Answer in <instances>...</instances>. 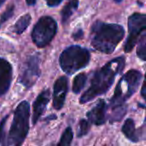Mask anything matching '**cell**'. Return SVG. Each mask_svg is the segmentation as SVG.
Returning a JSON list of instances; mask_svg holds the SVG:
<instances>
[{"label":"cell","instance_id":"1","mask_svg":"<svg viewBox=\"0 0 146 146\" xmlns=\"http://www.w3.org/2000/svg\"><path fill=\"white\" fill-rule=\"evenodd\" d=\"M125 63L126 60L123 56H117L98 69L92 77L89 88L80 97V103L86 104L106 93L113 85L115 77L123 70Z\"/></svg>","mask_w":146,"mask_h":146},{"label":"cell","instance_id":"2","mask_svg":"<svg viewBox=\"0 0 146 146\" xmlns=\"http://www.w3.org/2000/svg\"><path fill=\"white\" fill-rule=\"evenodd\" d=\"M142 80V74L139 70L131 69L119 80L114 96L110 100L111 115L110 122L121 121L127 113V101L137 92Z\"/></svg>","mask_w":146,"mask_h":146},{"label":"cell","instance_id":"3","mask_svg":"<svg viewBox=\"0 0 146 146\" xmlns=\"http://www.w3.org/2000/svg\"><path fill=\"white\" fill-rule=\"evenodd\" d=\"M124 35L125 30L122 26L96 21L91 28V43L95 50L111 54L123 39Z\"/></svg>","mask_w":146,"mask_h":146},{"label":"cell","instance_id":"4","mask_svg":"<svg viewBox=\"0 0 146 146\" xmlns=\"http://www.w3.org/2000/svg\"><path fill=\"white\" fill-rule=\"evenodd\" d=\"M30 106L28 102L23 101L15 109L14 119L9 130L6 145L19 146L23 144L29 131Z\"/></svg>","mask_w":146,"mask_h":146},{"label":"cell","instance_id":"5","mask_svg":"<svg viewBox=\"0 0 146 146\" xmlns=\"http://www.w3.org/2000/svg\"><path fill=\"white\" fill-rule=\"evenodd\" d=\"M91 59L87 49L79 45H71L66 48L59 57V63L62 69L68 75L86 68Z\"/></svg>","mask_w":146,"mask_h":146},{"label":"cell","instance_id":"6","mask_svg":"<svg viewBox=\"0 0 146 146\" xmlns=\"http://www.w3.org/2000/svg\"><path fill=\"white\" fill-rule=\"evenodd\" d=\"M57 24L56 21L48 15L42 16L35 24L32 31L33 42L38 48L48 45L56 34Z\"/></svg>","mask_w":146,"mask_h":146},{"label":"cell","instance_id":"7","mask_svg":"<svg viewBox=\"0 0 146 146\" xmlns=\"http://www.w3.org/2000/svg\"><path fill=\"white\" fill-rule=\"evenodd\" d=\"M144 31H146V14H132L128 17V37L124 45L125 52L129 53L133 50Z\"/></svg>","mask_w":146,"mask_h":146},{"label":"cell","instance_id":"8","mask_svg":"<svg viewBox=\"0 0 146 146\" xmlns=\"http://www.w3.org/2000/svg\"><path fill=\"white\" fill-rule=\"evenodd\" d=\"M39 75V58L36 55L31 56L24 63L19 80L26 88L28 89L34 86Z\"/></svg>","mask_w":146,"mask_h":146},{"label":"cell","instance_id":"9","mask_svg":"<svg viewBox=\"0 0 146 146\" xmlns=\"http://www.w3.org/2000/svg\"><path fill=\"white\" fill-rule=\"evenodd\" d=\"M68 90V80L65 76L58 78L54 84L53 108L56 110L62 109Z\"/></svg>","mask_w":146,"mask_h":146},{"label":"cell","instance_id":"10","mask_svg":"<svg viewBox=\"0 0 146 146\" xmlns=\"http://www.w3.org/2000/svg\"><path fill=\"white\" fill-rule=\"evenodd\" d=\"M107 109L108 105L104 99H100L97 104L87 112L86 116L88 121L96 126H102L107 121Z\"/></svg>","mask_w":146,"mask_h":146},{"label":"cell","instance_id":"11","mask_svg":"<svg viewBox=\"0 0 146 146\" xmlns=\"http://www.w3.org/2000/svg\"><path fill=\"white\" fill-rule=\"evenodd\" d=\"M13 69L11 64L5 59L0 57V97L4 95L11 85Z\"/></svg>","mask_w":146,"mask_h":146},{"label":"cell","instance_id":"12","mask_svg":"<svg viewBox=\"0 0 146 146\" xmlns=\"http://www.w3.org/2000/svg\"><path fill=\"white\" fill-rule=\"evenodd\" d=\"M50 99V92L49 89L44 90L36 98L35 102L33 103V119L32 123L35 125L41 115L44 114L46 106Z\"/></svg>","mask_w":146,"mask_h":146},{"label":"cell","instance_id":"13","mask_svg":"<svg viewBox=\"0 0 146 146\" xmlns=\"http://www.w3.org/2000/svg\"><path fill=\"white\" fill-rule=\"evenodd\" d=\"M121 131L125 135V137L130 141H132L133 143H137L140 140V135H139L140 133L139 134V132L136 129L135 122L133 119L128 118L126 120V121L122 126Z\"/></svg>","mask_w":146,"mask_h":146},{"label":"cell","instance_id":"14","mask_svg":"<svg viewBox=\"0 0 146 146\" xmlns=\"http://www.w3.org/2000/svg\"><path fill=\"white\" fill-rule=\"evenodd\" d=\"M79 7V0H68L62 9V22L65 24Z\"/></svg>","mask_w":146,"mask_h":146},{"label":"cell","instance_id":"15","mask_svg":"<svg viewBox=\"0 0 146 146\" xmlns=\"http://www.w3.org/2000/svg\"><path fill=\"white\" fill-rule=\"evenodd\" d=\"M31 22V15L30 14H26L22 15L15 24L13 27V31L16 34H21L30 25Z\"/></svg>","mask_w":146,"mask_h":146},{"label":"cell","instance_id":"16","mask_svg":"<svg viewBox=\"0 0 146 146\" xmlns=\"http://www.w3.org/2000/svg\"><path fill=\"white\" fill-rule=\"evenodd\" d=\"M86 80H87V75L85 73H80L78 75H76L73 81V87H72L73 92L75 94H79L85 87Z\"/></svg>","mask_w":146,"mask_h":146},{"label":"cell","instance_id":"17","mask_svg":"<svg viewBox=\"0 0 146 146\" xmlns=\"http://www.w3.org/2000/svg\"><path fill=\"white\" fill-rule=\"evenodd\" d=\"M73 137H74V133H73V130L70 127H68L62 137H61V139L59 141V143L57 144L58 146H68L71 145L72 143V140H73Z\"/></svg>","mask_w":146,"mask_h":146},{"label":"cell","instance_id":"18","mask_svg":"<svg viewBox=\"0 0 146 146\" xmlns=\"http://www.w3.org/2000/svg\"><path fill=\"white\" fill-rule=\"evenodd\" d=\"M137 56L143 61H146V33H144L139 40Z\"/></svg>","mask_w":146,"mask_h":146},{"label":"cell","instance_id":"19","mask_svg":"<svg viewBox=\"0 0 146 146\" xmlns=\"http://www.w3.org/2000/svg\"><path fill=\"white\" fill-rule=\"evenodd\" d=\"M91 128V122L87 120L81 119L79 122L78 131H77V137L82 138L85 135H86Z\"/></svg>","mask_w":146,"mask_h":146},{"label":"cell","instance_id":"20","mask_svg":"<svg viewBox=\"0 0 146 146\" xmlns=\"http://www.w3.org/2000/svg\"><path fill=\"white\" fill-rule=\"evenodd\" d=\"M14 11H15V6L14 5H10L4 12L3 14L1 15V18H0V27H2V25L7 21L8 20H9L11 18V16L14 15Z\"/></svg>","mask_w":146,"mask_h":146},{"label":"cell","instance_id":"21","mask_svg":"<svg viewBox=\"0 0 146 146\" xmlns=\"http://www.w3.org/2000/svg\"><path fill=\"white\" fill-rule=\"evenodd\" d=\"M9 115H6L0 121V145H6L5 143V126L8 121Z\"/></svg>","mask_w":146,"mask_h":146},{"label":"cell","instance_id":"22","mask_svg":"<svg viewBox=\"0 0 146 146\" xmlns=\"http://www.w3.org/2000/svg\"><path fill=\"white\" fill-rule=\"evenodd\" d=\"M45 2L50 7H56L62 2V0H45Z\"/></svg>","mask_w":146,"mask_h":146},{"label":"cell","instance_id":"23","mask_svg":"<svg viewBox=\"0 0 146 146\" xmlns=\"http://www.w3.org/2000/svg\"><path fill=\"white\" fill-rule=\"evenodd\" d=\"M82 37H83V31H82V29H78V30H76L73 33V38L75 40H79V39L82 38Z\"/></svg>","mask_w":146,"mask_h":146},{"label":"cell","instance_id":"24","mask_svg":"<svg viewBox=\"0 0 146 146\" xmlns=\"http://www.w3.org/2000/svg\"><path fill=\"white\" fill-rule=\"evenodd\" d=\"M141 96L146 102V74L145 76V80H144V83H143L142 88H141Z\"/></svg>","mask_w":146,"mask_h":146},{"label":"cell","instance_id":"25","mask_svg":"<svg viewBox=\"0 0 146 146\" xmlns=\"http://www.w3.org/2000/svg\"><path fill=\"white\" fill-rule=\"evenodd\" d=\"M36 1L37 0H26V2L28 5H34L36 3Z\"/></svg>","mask_w":146,"mask_h":146},{"label":"cell","instance_id":"26","mask_svg":"<svg viewBox=\"0 0 146 146\" xmlns=\"http://www.w3.org/2000/svg\"><path fill=\"white\" fill-rule=\"evenodd\" d=\"M5 1H6V0H0V7L3 4V3H4Z\"/></svg>","mask_w":146,"mask_h":146},{"label":"cell","instance_id":"27","mask_svg":"<svg viewBox=\"0 0 146 146\" xmlns=\"http://www.w3.org/2000/svg\"><path fill=\"white\" fill-rule=\"evenodd\" d=\"M114 1H115V2H116V3H121L122 0H114Z\"/></svg>","mask_w":146,"mask_h":146}]
</instances>
